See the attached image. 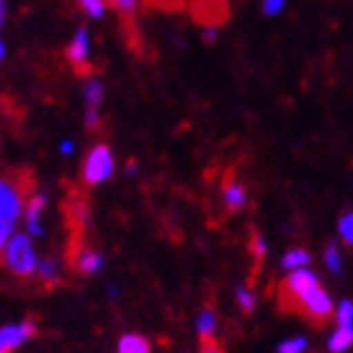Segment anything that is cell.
Returning <instances> with one entry per match:
<instances>
[{
    "mask_svg": "<svg viewBox=\"0 0 353 353\" xmlns=\"http://www.w3.org/2000/svg\"><path fill=\"white\" fill-rule=\"evenodd\" d=\"M3 263L13 275L18 278H30L38 268L36 250H33V240H30L28 232H18V235H10L6 250H3Z\"/></svg>",
    "mask_w": 353,
    "mask_h": 353,
    "instance_id": "6da1fadb",
    "label": "cell"
},
{
    "mask_svg": "<svg viewBox=\"0 0 353 353\" xmlns=\"http://www.w3.org/2000/svg\"><path fill=\"white\" fill-rule=\"evenodd\" d=\"M321 285V280H318V275L313 270H308V268H298V270H290L288 272L285 283H283V303H285L288 308L298 310L301 308V303L308 298L316 288Z\"/></svg>",
    "mask_w": 353,
    "mask_h": 353,
    "instance_id": "7a4b0ae2",
    "label": "cell"
},
{
    "mask_svg": "<svg viewBox=\"0 0 353 353\" xmlns=\"http://www.w3.org/2000/svg\"><path fill=\"white\" fill-rule=\"evenodd\" d=\"M114 172V154L106 144H96L88 152L86 162H83V182L86 184H101L106 182Z\"/></svg>",
    "mask_w": 353,
    "mask_h": 353,
    "instance_id": "3957f363",
    "label": "cell"
},
{
    "mask_svg": "<svg viewBox=\"0 0 353 353\" xmlns=\"http://www.w3.org/2000/svg\"><path fill=\"white\" fill-rule=\"evenodd\" d=\"M303 313V316H308L313 318L316 323H323L325 318L331 316V310H333V301H331V295H328V290H325L323 285H318L313 293L303 301V305L298 308Z\"/></svg>",
    "mask_w": 353,
    "mask_h": 353,
    "instance_id": "277c9868",
    "label": "cell"
},
{
    "mask_svg": "<svg viewBox=\"0 0 353 353\" xmlns=\"http://www.w3.org/2000/svg\"><path fill=\"white\" fill-rule=\"evenodd\" d=\"M23 212V194L18 187H13L10 182H6L0 176V217L15 222L18 214Z\"/></svg>",
    "mask_w": 353,
    "mask_h": 353,
    "instance_id": "5b68a950",
    "label": "cell"
},
{
    "mask_svg": "<svg viewBox=\"0 0 353 353\" xmlns=\"http://www.w3.org/2000/svg\"><path fill=\"white\" fill-rule=\"evenodd\" d=\"M33 333H36V325L30 323V321L6 325V328H0V348L8 353L15 351V348H21L28 339H33Z\"/></svg>",
    "mask_w": 353,
    "mask_h": 353,
    "instance_id": "8992f818",
    "label": "cell"
},
{
    "mask_svg": "<svg viewBox=\"0 0 353 353\" xmlns=\"http://www.w3.org/2000/svg\"><path fill=\"white\" fill-rule=\"evenodd\" d=\"M66 56L76 68H83L88 63V56H91V36H88L86 28H79L74 33V38H71V43L66 48Z\"/></svg>",
    "mask_w": 353,
    "mask_h": 353,
    "instance_id": "52a82bcc",
    "label": "cell"
},
{
    "mask_svg": "<svg viewBox=\"0 0 353 353\" xmlns=\"http://www.w3.org/2000/svg\"><path fill=\"white\" fill-rule=\"evenodd\" d=\"M46 207V194H33L26 207V232L28 235H41V212Z\"/></svg>",
    "mask_w": 353,
    "mask_h": 353,
    "instance_id": "ba28073f",
    "label": "cell"
},
{
    "mask_svg": "<svg viewBox=\"0 0 353 353\" xmlns=\"http://www.w3.org/2000/svg\"><path fill=\"white\" fill-rule=\"evenodd\" d=\"M222 202H225L228 210L237 212V210H243L248 205V192H245V187L240 182H225V187H222Z\"/></svg>",
    "mask_w": 353,
    "mask_h": 353,
    "instance_id": "9c48e42d",
    "label": "cell"
},
{
    "mask_svg": "<svg viewBox=\"0 0 353 353\" xmlns=\"http://www.w3.org/2000/svg\"><path fill=\"white\" fill-rule=\"evenodd\" d=\"M74 265H76V270L86 272V275H94V272H99L103 268V258H101V252L83 248V250H79V255H76Z\"/></svg>",
    "mask_w": 353,
    "mask_h": 353,
    "instance_id": "30bf717a",
    "label": "cell"
},
{
    "mask_svg": "<svg viewBox=\"0 0 353 353\" xmlns=\"http://www.w3.org/2000/svg\"><path fill=\"white\" fill-rule=\"evenodd\" d=\"M353 346V325H339L328 339V351L331 353H346Z\"/></svg>",
    "mask_w": 353,
    "mask_h": 353,
    "instance_id": "8fae6325",
    "label": "cell"
},
{
    "mask_svg": "<svg viewBox=\"0 0 353 353\" xmlns=\"http://www.w3.org/2000/svg\"><path fill=\"white\" fill-rule=\"evenodd\" d=\"M117 353H152V346H149V341L144 336H139V333H126L119 341Z\"/></svg>",
    "mask_w": 353,
    "mask_h": 353,
    "instance_id": "7c38bea8",
    "label": "cell"
},
{
    "mask_svg": "<svg viewBox=\"0 0 353 353\" xmlns=\"http://www.w3.org/2000/svg\"><path fill=\"white\" fill-rule=\"evenodd\" d=\"M310 263V252L303 250V248H295V250H288L285 258L280 260V265H283V270H298V268H308Z\"/></svg>",
    "mask_w": 353,
    "mask_h": 353,
    "instance_id": "4fadbf2b",
    "label": "cell"
},
{
    "mask_svg": "<svg viewBox=\"0 0 353 353\" xmlns=\"http://www.w3.org/2000/svg\"><path fill=\"white\" fill-rule=\"evenodd\" d=\"M83 99H86V109H99L103 99V86L99 79H88L83 86Z\"/></svg>",
    "mask_w": 353,
    "mask_h": 353,
    "instance_id": "5bb4252c",
    "label": "cell"
},
{
    "mask_svg": "<svg viewBox=\"0 0 353 353\" xmlns=\"http://www.w3.org/2000/svg\"><path fill=\"white\" fill-rule=\"evenodd\" d=\"M36 272H38V278L43 280V283H48V285H53V283H59L61 270H59V263H56V260H51V258L38 260Z\"/></svg>",
    "mask_w": 353,
    "mask_h": 353,
    "instance_id": "9a60e30c",
    "label": "cell"
},
{
    "mask_svg": "<svg viewBox=\"0 0 353 353\" xmlns=\"http://www.w3.org/2000/svg\"><path fill=\"white\" fill-rule=\"evenodd\" d=\"M214 331H217V321H214L212 310H202L197 318V333L199 339H214Z\"/></svg>",
    "mask_w": 353,
    "mask_h": 353,
    "instance_id": "2e32d148",
    "label": "cell"
},
{
    "mask_svg": "<svg viewBox=\"0 0 353 353\" xmlns=\"http://www.w3.org/2000/svg\"><path fill=\"white\" fill-rule=\"evenodd\" d=\"M76 6L81 8L88 18H96V21L106 13V0H76Z\"/></svg>",
    "mask_w": 353,
    "mask_h": 353,
    "instance_id": "e0dca14e",
    "label": "cell"
},
{
    "mask_svg": "<svg viewBox=\"0 0 353 353\" xmlns=\"http://www.w3.org/2000/svg\"><path fill=\"white\" fill-rule=\"evenodd\" d=\"M305 348H308V341L303 336H293V339H285L280 343L278 353H305Z\"/></svg>",
    "mask_w": 353,
    "mask_h": 353,
    "instance_id": "ac0fdd59",
    "label": "cell"
},
{
    "mask_svg": "<svg viewBox=\"0 0 353 353\" xmlns=\"http://www.w3.org/2000/svg\"><path fill=\"white\" fill-rule=\"evenodd\" d=\"M325 265H328V270L336 272V275L343 270V260H341L339 245H328V248H325Z\"/></svg>",
    "mask_w": 353,
    "mask_h": 353,
    "instance_id": "d6986e66",
    "label": "cell"
},
{
    "mask_svg": "<svg viewBox=\"0 0 353 353\" xmlns=\"http://www.w3.org/2000/svg\"><path fill=\"white\" fill-rule=\"evenodd\" d=\"M336 323L353 325V301H341L336 308Z\"/></svg>",
    "mask_w": 353,
    "mask_h": 353,
    "instance_id": "ffe728a7",
    "label": "cell"
},
{
    "mask_svg": "<svg viewBox=\"0 0 353 353\" xmlns=\"http://www.w3.org/2000/svg\"><path fill=\"white\" fill-rule=\"evenodd\" d=\"M339 235L346 245L353 248V212H346L339 222Z\"/></svg>",
    "mask_w": 353,
    "mask_h": 353,
    "instance_id": "44dd1931",
    "label": "cell"
},
{
    "mask_svg": "<svg viewBox=\"0 0 353 353\" xmlns=\"http://www.w3.org/2000/svg\"><path fill=\"white\" fill-rule=\"evenodd\" d=\"M237 303H240V308H243L245 313H252V310H255V295H252V290L237 288Z\"/></svg>",
    "mask_w": 353,
    "mask_h": 353,
    "instance_id": "7402d4cb",
    "label": "cell"
},
{
    "mask_svg": "<svg viewBox=\"0 0 353 353\" xmlns=\"http://www.w3.org/2000/svg\"><path fill=\"white\" fill-rule=\"evenodd\" d=\"M10 235H13V222L6 220V217H0V255H3V250H6Z\"/></svg>",
    "mask_w": 353,
    "mask_h": 353,
    "instance_id": "603a6c76",
    "label": "cell"
},
{
    "mask_svg": "<svg viewBox=\"0 0 353 353\" xmlns=\"http://www.w3.org/2000/svg\"><path fill=\"white\" fill-rule=\"evenodd\" d=\"M285 8V0H263V13L265 15H280Z\"/></svg>",
    "mask_w": 353,
    "mask_h": 353,
    "instance_id": "cb8c5ba5",
    "label": "cell"
},
{
    "mask_svg": "<svg viewBox=\"0 0 353 353\" xmlns=\"http://www.w3.org/2000/svg\"><path fill=\"white\" fill-rule=\"evenodd\" d=\"M106 3L117 8L119 13H126V15H132L137 10V0H106Z\"/></svg>",
    "mask_w": 353,
    "mask_h": 353,
    "instance_id": "d4e9b609",
    "label": "cell"
},
{
    "mask_svg": "<svg viewBox=\"0 0 353 353\" xmlns=\"http://www.w3.org/2000/svg\"><path fill=\"white\" fill-rule=\"evenodd\" d=\"M199 353H225L222 346L214 339H202V346H199Z\"/></svg>",
    "mask_w": 353,
    "mask_h": 353,
    "instance_id": "484cf974",
    "label": "cell"
},
{
    "mask_svg": "<svg viewBox=\"0 0 353 353\" xmlns=\"http://www.w3.org/2000/svg\"><path fill=\"white\" fill-rule=\"evenodd\" d=\"M86 126L88 129L99 126V109H86Z\"/></svg>",
    "mask_w": 353,
    "mask_h": 353,
    "instance_id": "4316f807",
    "label": "cell"
},
{
    "mask_svg": "<svg viewBox=\"0 0 353 353\" xmlns=\"http://www.w3.org/2000/svg\"><path fill=\"white\" fill-rule=\"evenodd\" d=\"M202 38H205V43H214V41H217V28H214V26H207Z\"/></svg>",
    "mask_w": 353,
    "mask_h": 353,
    "instance_id": "83f0119b",
    "label": "cell"
},
{
    "mask_svg": "<svg viewBox=\"0 0 353 353\" xmlns=\"http://www.w3.org/2000/svg\"><path fill=\"white\" fill-rule=\"evenodd\" d=\"M252 250H255V255H258V258H263V255H265V240L260 235L252 240Z\"/></svg>",
    "mask_w": 353,
    "mask_h": 353,
    "instance_id": "f1b7e54d",
    "label": "cell"
},
{
    "mask_svg": "<svg viewBox=\"0 0 353 353\" xmlns=\"http://www.w3.org/2000/svg\"><path fill=\"white\" fill-rule=\"evenodd\" d=\"M61 154H74V144L71 141H61Z\"/></svg>",
    "mask_w": 353,
    "mask_h": 353,
    "instance_id": "f546056e",
    "label": "cell"
},
{
    "mask_svg": "<svg viewBox=\"0 0 353 353\" xmlns=\"http://www.w3.org/2000/svg\"><path fill=\"white\" fill-rule=\"evenodd\" d=\"M6 21V0H0V26Z\"/></svg>",
    "mask_w": 353,
    "mask_h": 353,
    "instance_id": "4dcf8cb0",
    "label": "cell"
},
{
    "mask_svg": "<svg viewBox=\"0 0 353 353\" xmlns=\"http://www.w3.org/2000/svg\"><path fill=\"white\" fill-rule=\"evenodd\" d=\"M6 59V43H3V41H0V61Z\"/></svg>",
    "mask_w": 353,
    "mask_h": 353,
    "instance_id": "1f68e13d",
    "label": "cell"
},
{
    "mask_svg": "<svg viewBox=\"0 0 353 353\" xmlns=\"http://www.w3.org/2000/svg\"><path fill=\"white\" fill-rule=\"evenodd\" d=\"M0 353H8V351H3V348H0Z\"/></svg>",
    "mask_w": 353,
    "mask_h": 353,
    "instance_id": "d6a6232c",
    "label": "cell"
}]
</instances>
